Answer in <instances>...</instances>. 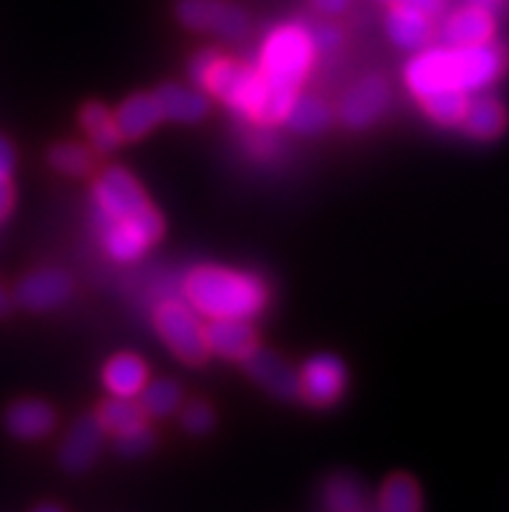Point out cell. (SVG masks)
Segmentation results:
<instances>
[{
	"label": "cell",
	"mask_w": 509,
	"mask_h": 512,
	"mask_svg": "<svg viewBox=\"0 0 509 512\" xmlns=\"http://www.w3.org/2000/svg\"><path fill=\"white\" fill-rule=\"evenodd\" d=\"M393 3H400V6H408L413 11H421L429 19H437L439 13L445 11L447 0H393Z\"/></svg>",
	"instance_id": "1f68e13d"
},
{
	"label": "cell",
	"mask_w": 509,
	"mask_h": 512,
	"mask_svg": "<svg viewBox=\"0 0 509 512\" xmlns=\"http://www.w3.org/2000/svg\"><path fill=\"white\" fill-rule=\"evenodd\" d=\"M348 3L351 0H312V6L320 13H325V16H338V13L346 11Z\"/></svg>",
	"instance_id": "e575fe53"
},
{
	"label": "cell",
	"mask_w": 509,
	"mask_h": 512,
	"mask_svg": "<svg viewBox=\"0 0 509 512\" xmlns=\"http://www.w3.org/2000/svg\"><path fill=\"white\" fill-rule=\"evenodd\" d=\"M97 419L107 435L120 437L133 432V429L143 427L149 416H146V411H143V406L136 401V398L112 396L97 409Z\"/></svg>",
	"instance_id": "7402d4cb"
},
{
	"label": "cell",
	"mask_w": 509,
	"mask_h": 512,
	"mask_svg": "<svg viewBox=\"0 0 509 512\" xmlns=\"http://www.w3.org/2000/svg\"><path fill=\"white\" fill-rule=\"evenodd\" d=\"M494 16L486 8L478 6H465L455 11L450 19L439 29V39L442 45L450 47H471V45H484L494 39Z\"/></svg>",
	"instance_id": "5bb4252c"
},
{
	"label": "cell",
	"mask_w": 509,
	"mask_h": 512,
	"mask_svg": "<svg viewBox=\"0 0 509 512\" xmlns=\"http://www.w3.org/2000/svg\"><path fill=\"white\" fill-rule=\"evenodd\" d=\"M460 128L476 141H494L507 128V110H504L499 99L481 94V97L471 99Z\"/></svg>",
	"instance_id": "ffe728a7"
},
{
	"label": "cell",
	"mask_w": 509,
	"mask_h": 512,
	"mask_svg": "<svg viewBox=\"0 0 509 512\" xmlns=\"http://www.w3.org/2000/svg\"><path fill=\"white\" fill-rule=\"evenodd\" d=\"M330 120H333V112H330V107L323 99L297 94L284 123L294 133H299V136H320V133L330 128Z\"/></svg>",
	"instance_id": "603a6c76"
},
{
	"label": "cell",
	"mask_w": 509,
	"mask_h": 512,
	"mask_svg": "<svg viewBox=\"0 0 509 512\" xmlns=\"http://www.w3.org/2000/svg\"><path fill=\"white\" fill-rule=\"evenodd\" d=\"M180 422L182 429L190 432V435H206V432H211L216 416H213V409L206 401H193L182 409Z\"/></svg>",
	"instance_id": "f546056e"
},
{
	"label": "cell",
	"mask_w": 509,
	"mask_h": 512,
	"mask_svg": "<svg viewBox=\"0 0 509 512\" xmlns=\"http://www.w3.org/2000/svg\"><path fill=\"white\" fill-rule=\"evenodd\" d=\"M162 120V107H159L154 94H133L115 110V123L123 141H141Z\"/></svg>",
	"instance_id": "ac0fdd59"
},
{
	"label": "cell",
	"mask_w": 509,
	"mask_h": 512,
	"mask_svg": "<svg viewBox=\"0 0 509 512\" xmlns=\"http://www.w3.org/2000/svg\"><path fill=\"white\" fill-rule=\"evenodd\" d=\"M377 512H421V489L413 476H390L377 497Z\"/></svg>",
	"instance_id": "4316f807"
},
{
	"label": "cell",
	"mask_w": 509,
	"mask_h": 512,
	"mask_svg": "<svg viewBox=\"0 0 509 512\" xmlns=\"http://www.w3.org/2000/svg\"><path fill=\"white\" fill-rule=\"evenodd\" d=\"M34 512H63V510H60L58 505H50V502H47V505H39V507H34Z\"/></svg>",
	"instance_id": "8d00e7d4"
},
{
	"label": "cell",
	"mask_w": 509,
	"mask_h": 512,
	"mask_svg": "<svg viewBox=\"0 0 509 512\" xmlns=\"http://www.w3.org/2000/svg\"><path fill=\"white\" fill-rule=\"evenodd\" d=\"M507 68V55L502 47L491 39L484 45L471 47H424L408 60L406 86L416 99L439 89H463L468 94H481Z\"/></svg>",
	"instance_id": "3957f363"
},
{
	"label": "cell",
	"mask_w": 509,
	"mask_h": 512,
	"mask_svg": "<svg viewBox=\"0 0 509 512\" xmlns=\"http://www.w3.org/2000/svg\"><path fill=\"white\" fill-rule=\"evenodd\" d=\"M73 294V281L68 273L58 271V268H39V271L29 273L16 284L13 289V299L16 305L32 312H50L65 305Z\"/></svg>",
	"instance_id": "30bf717a"
},
{
	"label": "cell",
	"mask_w": 509,
	"mask_h": 512,
	"mask_svg": "<svg viewBox=\"0 0 509 512\" xmlns=\"http://www.w3.org/2000/svg\"><path fill=\"white\" fill-rule=\"evenodd\" d=\"M154 328L180 362L203 364L208 359L206 325L185 299H164L154 310Z\"/></svg>",
	"instance_id": "8992f818"
},
{
	"label": "cell",
	"mask_w": 509,
	"mask_h": 512,
	"mask_svg": "<svg viewBox=\"0 0 509 512\" xmlns=\"http://www.w3.org/2000/svg\"><path fill=\"white\" fill-rule=\"evenodd\" d=\"M387 37L393 39V45L403 47V50L419 52L432 45L434 19L424 16L421 11L393 3L390 13H387Z\"/></svg>",
	"instance_id": "e0dca14e"
},
{
	"label": "cell",
	"mask_w": 509,
	"mask_h": 512,
	"mask_svg": "<svg viewBox=\"0 0 509 512\" xmlns=\"http://www.w3.org/2000/svg\"><path fill=\"white\" fill-rule=\"evenodd\" d=\"M320 497L328 512H367V494L361 481L351 474L330 476L320 489Z\"/></svg>",
	"instance_id": "cb8c5ba5"
},
{
	"label": "cell",
	"mask_w": 509,
	"mask_h": 512,
	"mask_svg": "<svg viewBox=\"0 0 509 512\" xmlns=\"http://www.w3.org/2000/svg\"><path fill=\"white\" fill-rule=\"evenodd\" d=\"M348 372L343 362L333 354H317L302 364L299 370V398L317 409L341 401L346 390Z\"/></svg>",
	"instance_id": "ba28073f"
},
{
	"label": "cell",
	"mask_w": 509,
	"mask_h": 512,
	"mask_svg": "<svg viewBox=\"0 0 509 512\" xmlns=\"http://www.w3.org/2000/svg\"><path fill=\"white\" fill-rule=\"evenodd\" d=\"M380 3H393V0H380Z\"/></svg>",
	"instance_id": "f35d334b"
},
{
	"label": "cell",
	"mask_w": 509,
	"mask_h": 512,
	"mask_svg": "<svg viewBox=\"0 0 509 512\" xmlns=\"http://www.w3.org/2000/svg\"><path fill=\"white\" fill-rule=\"evenodd\" d=\"M91 221L104 253L115 263H136L162 240L164 219L141 182L123 167L104 169L91 190Z\"/></svg>",
	"instance_id": "6da1fadb"
},
{
	"label": "cell",
	"mask_w": 509,
	"mask_h": 512,
	"mask_svg": "<svg viewBox=\"0 0 509 512\" xmlns=\"http://www.w3.org/2000/svg\"><path fill=\"white\" fill-rule=\"evenodd\" d=\"M419 102L434 123L442 125V128H455V125L463 123L465 110L471 104V94L463 89H439L426 94Z\"/></svg>",
	"instance_id": "d4e9b609"
},
{
	"label": "cell",
	"mask_w": 509,
	"mask_h": 512,
	"mask_svg": "<svg viewBox=\"0 0 509 512\" xmlns=\"http://www.w3.org/2000/svg\"><path fill=\"white\" fill-rule=\"evenodd\" d=\"M208 354L226 362H245L252 351L258 349V333L250 320L242 318H216L206 325Z\"/></svg>",
	"instance_id": "4fadbf2b"
},
{
	"label": "cell",
	"mask_w": 509,
	"mask_h": 512,
	"mask_svg": "<svg viewBox=\"0 0 509 512\" xmlns=\"http://www.w3.org/2000/svg\"><path fill=\"white\" fill-rule=\"evenodd\" d=\"M97 151L86 146V143L63 141L55 143L47 154V162L55 172L68 177H89L97 167Z\"/></svg>",
	"instance_id": "484cf974"
},
{
	"label": "cell",
	"mask_w": 509,
	"mask_h": 512,
	"mask_svg": "<svg viewBox=\"0 0 509 512\" xmlns=\"http://www.w3.org/2000/svg\"><path fill=\"white\" fill-rule=\"evenodd\" d=\"M104 427L99 424L97 414L94 416H81L65 435L63 445H60V466L68 474H84L97 463L99 453L104 448Z\"/></svg>",
	"instance_id": "8fae6325"
},
{
	"label": "cell",
	"mask_w": 509,
	"mask_h": 512,
	"mask_svg": "<svg viewBox=\"0 0 509 512\" xmlns=\"http://www.w3.org/2000/svg\"><path fill=\"white\" fill-rule=\"evenodd\" d=\"M193 84L229 107L234 115L271 128L284 123L299 89L265 78L260 68H250L216 50H200L187 68Z\"/></svg>",
	"instance_id": "7a4b0ae2"
},
{
	"label": "cell",
	"mask_w": 509,
	"mask_h": 512,
	"mask_svg": "<svg viewBox=\"0 0 509 512\" xmlns=\"http://www.w3.org/2000/svg\"><path fill=\"white\" fill-rule=\"evenodd\" d=\"M390 107V86L382 76H364L343 94L338 117L348 130H367Z\"/></svg>",
	"instance_id": "9c48e42d"
},
{
	"label": "cell",
	"mask_w": 509,
	"mask_h": 512,
	"mask_svg": "<svg viewBox=\"0 0 509 512\" xmlns=\"http://www.w3.org/2000/svg\"><path fill=\"white\" fill-rule=\"evenodd\" d=\"M16 167V154H13V146L0 136V180H11V172Z\"/></svg>",
	"instance_id": "d6a6232c"
},
{
	"label": "cell",
	"mask_w": 509,
	"mask_h": 512,
	"mask_svg": "<svg viewBox=\"0 0 509 512\" xmlns=\"http://www.w3.org/2000/svg\"><path fill=\"white\" fill-rule=\"evenodd\" d=\"M471 6H478V8H486V11H491V8L499 6V0H468Z\"/></svg>",
	"instance_id": "d590c367"
},
{
	"label": "cell",
	"mask_w": 509,
	"mask_h": 512,
	"mask_svg": "<svg viewBox=\"0 0 509 512\" xmlns=\"http://www.w3.org/2000/svg\"><path fill=\"white\" fill-rule=\"evenodd\" d=\"M6 307H8L6 292H3V289H0V315H3V312H6Z\"/></svg>",
	"instance_id": "74e56055"
},
{
	"label": "cell",
	"mask_w": 509,
	"mask_h": 512,
	"mask_svg": "<svg viewBox=\"0 0 509 512\" xmlns=\"http://www.w3.org/2000/svg\"><path fill=\"white\" fill-rule=\"evenodd\" d=\"M81 128H84L86 138H89V146L97 154H112V151L123 143V136L117 130L115 112H110V107L102 102H86L81 107Z\"/></svg>",
	"instance_id": "44dd1931"
},
{
	"label": "cell",
	"mask_w": 509,
	"mask_h": 512,
	"mask_svg": "<svg viewBox=\"0 0 509 512\" xmlns=\"http://www.w3.org/2000/svg\"><path fill=\"white\" fill-rule=\"evenodd\" d=\"M268 294L260 276L224 266H198L182 281V299L208 320L258 318L268 305Z\"/></svg>",
	"instance_id": "277c9868"
},
{
	"label": "cell",
	"mask_w": 509,
	"mask_h": 512,
	"mask_svg": "<svg viewBox=\"0 0 509 512\" xmlns=\"http://www.w3.org/2000/svg\"><path fill=\"white\" fill-rule=\"evenodd\" d=\"M138 403H141L146 416H151V419H167V416H172L182 406V390L172 380L159 377V380L146 383V388L138 396Z\"/></svg>",
	"instance_id": "83f0119b"
},
{
	"label": "cell",
	"mask_w": 509,
	"mask_h": 512,
	"mask_svg": "<svg viewBox=\"0 0 509 512\" xmlns=\"http://www.w3.org/2000/svg\"><path fill=\"white\" fill-rule=\"evenodd\" d=\"M154 432H151L149 424H143V427L133 429L128 435H120L115 437V445H117V453L125 455V458H141V455L149 453L154 448Z\"/></svg>",
	"instance_id": "f1b7e54d"
},
{
	"label": "cell",
	"mask_w": 509,
	"mask_h": 512,
	"mask_svg": "<svg viewBox=\"0 0 509 512\" xmlns=\"http://www.w3.org/2000/svg\"><path fill=\"white\" fill-rule=\"evenodd\" d=\"M312 32V42H315L317 55H330V52H336L341 47V32H338V26L333 24H320L317 29H310Z\"/></svg>",
	"instance_id": "4dcf8cb0"
},
{
	"label": "cell",
	"mask_w": 509,
	"mask_h": 512,
	"mask_svg": "<svg viewBox=\"0 0 509 512\" xmlns=\"http://www.w3.org/2000/svg\"><path fill=\"white\" fill-rule=\"evenodd\" d=\"M11 208H13L11 180H0V224L6 221L8 214H11Z\"/></svg>",
	"instance_id": "836d02e7"
},
{
	"label": "cell",
	"mask_w": 509,
	"mask_h": 512,
	"mask_svg": "<svg viewBox=\"0 0 509 512\" xmlns=\"http://www.w3.org/2000/svg\"><path fill=\"white\" fill-rule=\"evenodd\" d=\"M242 364H245L247 375L260 388L268 390L271 396L281 398V401L299 398V372L284 357H278L273 351H265L258 346Z\"/></svg>",
	"instance_id": "7c38bea8"
},
{
	"label": "cell",
	"mask_w": 509,
	"mask_h": 512,
	"mask_svg": "<svg viewBox=\"0 0 509 512\" xmlns=\"http://www.w3.org/2000/svg\"><path fill=\"white\" fill-rule=\"evenodd\" d=\"M58 424V414L50 403L37 401V398H24L16 401L11 409L6 411V429L16 440H42L55 429Z\"/></svg>",
	"instance_id": "2e32d148"
},
{
	"label": "cell",
	"mask_w": 509,
	"mask_h": 512,
	"mask_svg": "<svg viewBox=\"0 0 509 512\" xmlns=\"http://www.w3.org/2000/svg\"><path fill=\"white\" fill-rule=\"evenodd\" d=\"M312 32L302 24L276 26L260 47V73L281 86L299 89L315 63Z\"/></svg>",
	"instance_id": "5b68a950"
},
{
	"label": "cell",
	"mask_w": 509,
	"mask_h": 512,
	"mask_svg": "<svg viewBox=\"0 0 509 512\" xmlns=\"http://www.w3.org/2000/svg\"><path fill=\"white\" fill-rule=\"evenodd\" d=\"M156 102L162 107L164 120L182 125H195L206 120L211 112V99L203 89L182 84H162L154 91Z\"/></svg>",
	"instance_id": "9a60e30c"
},
{
	"label": "cell",
	"mask_w": 509,
	"mask_h": 512,
	"mask_svg": "<svg viewBox=\"0 0 509 512\" xmlns=\"http://www.w3.org/2000/svg\"><path fill=\"white\" fill-rule=\"evenodd\" d=\"M102 383L110 396L138 398L146 383H149V367L138 354L123 351V354H115L110 362L104 364Z\"/></svg>",
	"instance_id": "d6986e66"
},
{
	"label": "cell",
	"mask_w": 509,
	"mask_h": 512,
	"mask_svg": "<svg viewBox=\"0 0 509 512\" xmlns=\"http://www.w3.org/2000/svg\"><path fill=\"white\" fill-rule=\"evenodd\" d=\"M177 19L185 29L239 42L250 34V16L226 0H180Z\"/></svg>",
	"instance_id": "52a82bcc"
}]
</instances>
